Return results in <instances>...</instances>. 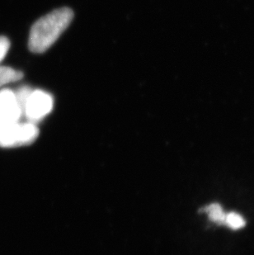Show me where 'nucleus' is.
<instances>
[{"mask_svg":"<svg viewBox=\"0 0 254 255\" xmlns=\"http://www.w3.org/2000/svg\"><path fill=\"white\" fill-rule=\"evenodd\" d=\"M53 106L54 101L51 94L40 89H32L22 108V117H25L27 122L36 124L51 113Z\"/></svg>","mask_w":254,"mask_h":255,"instance_id":"7ed1b4c3","label":"nucleus"},{"mask_svg":"<svg viewBox=\"0 0 254 255\" xmlns=\"http://www.w3.org/2000/svg\"><path fill=\"white\" fill-rule=\"evenodd\" d=\"M22 77L23 74L19 70L7 66H0V88L10 83L17 82Z\"/></svg>","mask_w":254,"mask_h":255,"instance_id":"39448f33","label":"nucleus"},{"mask_svg":"<svg viewBox=\"0 0 254 255\" xmlns=\"http://www.w3.org/2000/svg\"><path fill=\"white\" fill-rule=\"evenodd\" d=\"M225 224L227 225L229 227L234 230L243 228L245 226V221L240 215L231 212L226 214Z\"/></svg>","mask_w":254,"mask_h":255,"instance_id":"0eeeda50","label":"nucleus"},{"mask_svg":"<svg viewBox=\"0 0 254 255\" xmlns=\"http://www.w3.org/2000/svg\"><path fill=\"white\" fill-rule=\"evenodd\" d=\"M10 41L5 36H0V63L9 51Z\"/></svg>","mask_w":254,"mask_h":255,"instance_id":"6e6552de","label":"nucleus"},{"mask_svg":"<svg viewBox=\"0 0 254 255\" xmlns=\"http://www.w3.org/2000/svg\"><path fill=\"white\" fill-rule=\"evenodd\" d=\"M38 134V128L35 123L18 122L0 129V147L12 148L31 144Z\"/></svg>","mask_w":254,"mask_h":255,"instance_id":"f03ea898","label":"nucleus"},{"mask_svg":"<svg viewBox=\"0 0 254 255\" xmlns=\"http://www.w3.org/2000/svg\"><path fill=\"white\" fill-rule=\"evenodd\" d=\"M22 118V110L14 91L2 89L0 91V129L18 123Z\"/></svg>","mask_w":254,"mask_h":255,"instance_id":"20e7f679","label":"nucleus"},{"mask_svg":"<svg viewBox=\"0 0 254 255\" xmlns=\"http://www.w3.org/2000/svg\"><path fill=\"white\" fill-rule=\"evenodd\" d=\"M205 212L208 213L209 218L211 222L216 224H225L226 214L223 212V209L220 205L216 203L211 204L206 207Z\"/></svg>","mask_w":254,"mask_h":255,"instance_id":"423d86ee","label":"nucleus"},{"mask_svg":"<svg viewBox=\"0 0 254 255\" xmlns=\"http://www.w3.org/2000/svg\"><path fill=\"white\" fill-rule=\"evenodd\" d=\"M74 12L69 7L54 10L37 20L31 27L28 46L33 53L47 51L72 22Z\"/></svg>","mask_w":254,"mask_h":255,"instance_id":"f257e3e1","label":"nucleus"}]
</instances>
